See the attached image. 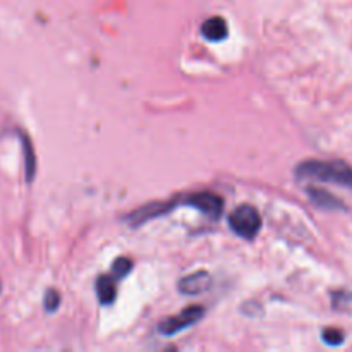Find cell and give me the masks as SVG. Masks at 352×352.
<instances>
[{
	"mask_svg": "<svg viewBox=\"0 0 352 352\" xmlns=\"http://www.w3.org/2000/svg\"><path fill=\"white\" fill-rule=\"evenodd\" d=\"M133 270V261L129 258H117L112 265V275L113 278H124L129 272Z\"/></svg>",
	"mask_w": 352,
	"mask_h": 352,
	"instance_id": "12",
	"label": "cell"
},
{
	"mask_svg": "<svg viewBox=\"0 0 352 352\" xmlns=\"http://www.w3.org/2000/svg\"><path fill=\"white\" fill-rule=\"evenodd\" d=\"M175 205H177L175 201L148 203V205H143V206H140L138 210H134V212H131L124 220H126L131 227H141V226H144L146 222H150V220L158 219V217H162V215H167V213L170 212Z\"/></svg>",
	"mask_w": 352,
	"mask_h": 352,
	"instance_id": "4",
	"label": "cell"
},
{
	"mask_svg": "<svg viewBox=\"0 0 352 352\" xmlns=\"http://www.w3.org/2000/svg\"><path fill=\"white\" fill-rule=\"evenodd\" d=\"M322 339H323V342L327 344V346L339 347V346H342L344 342H346V333H344L340 329H333V327H330V329L323 330Z\"/></svg>",
	"mask_w": 352,
	"mask_h": 352,
	"instance_id": "11",
	"label": "cell"
},
{
	"mask_svg": "<svg viewBox=\"0 0 352 352\" xmlns=\"http://www.w3.org/2000/svg\"><path fill=\"white\" fill-rule=\"evenodd\" d=\"M184 205L192 206L198 212L205 213L210 219H219L223 212V199L219 195L210 191H199L195 195L188 196L184 201Z\"/></svg>",
	"mask_w": 352,
	"mask_h": 352,
	"instance_id": "5",
	"label": "cell"
},
{
	"mask_svg": "<svg viewBox=\"0 0 352 352\" xmlns=\"http://www.w3.org/2000/svg\"><path fill=\"white\" fill-rule=\"evenodd\" d=\"M43 306L48 313H54L55 309L60 306V294H58L55 289H48L45 292V299H43Z\"/></svg>",
	"mask_w": 352,
	"mask_h": 352,
	"instance_id": "13",
	"label": "cell"
},
{
	"mask_svg": "<svg viewBox=\"0 0 352 352\" xmlns=\"http://www.w3.org/2000/svg\"><path fill=\"white\" fill-rule=\"evenodd\" d=\"M351 299H352V296L347 294L346 291H337V292H333V294H332V306L336 309H340V308H342L344 302L351 301Z\"/></svg>",
	"mask_w": 352,
	"mask_h": 352,
	"instance_id": "14",
	"label": "cell"
},
{
	"mask_svg": "<svg viewBox=\"0 0 352 352\" xmlns=\"http://www.w3.org/2000/svg\"><path fill=\"white\" fill-rule=\"evenodd\" d=\"M0 292H2V280H0Z\"/></svg>",
	"mask_w": 352,
	"mask_h": 352,
	"instance_id": "15",
	"label": "cell"
},
{
	"mask_svg": "<svg viewBox=\"0 0 352 352\" xmlns=\"http://www.w3.org/2000/svg\"><path fill=\"white\" fill-rule=\"evenodd\" d=\"M294 172L301 181L313 179L352 189V167L344 160H305Z\"/></svg>",
	"mask_w": 352,
	"mask_h": 352,
	"instance_id": "1",
	"label": "cell"
},
{
	"mask_svg": "<svg viewBox=\"0 0 352 352\" xmlns=\"http://www.w3.org/2000/svg\"><path fill=\"white\" fill-rule=\"evenodd\" d=\"M229 226L239 237L253 241L261 229V215L253 205H241L230 213Z\"/></svg>",
	"mask_w": 352,
	"mask_h": 352,
	"instance_id": "2",
	"label": "cell"
},
{
	"mask_svg": "<svg viewBox=\"0 0 352 352\" xmlns=\"http://www.w3.org/2000/svg\"><path fill=\"white\" fill-rule=\"evenodd\" d=\"M201 34L208 41H222V40H226L227 34H229V26H227V23L223 17L213 16L203 23Z\"/></svg>",
	"mask_w": 352,
	"mask_h": 352,
	"instance_id": "8",
	"label": "cell"
},
{
	"mask_svg": "<svg viewBox=\"0 0 352 352\" xmlns=\"http://www.w3.org/2000/svg\"><path fill=\"white\" fill-rule=\"evenodd\" d=\"M96 294L102 305H112L117 298V285L113 277H107V275H100L96 278Z\"/></svg>",
	"mask_w": 352,
	"mask_h": 352,
	"instance_id": "9",
	"label": "cell"
},
{
	"mask_svg": "<svg viewBox=\"0 0 352 352\" xmlns=\"http://www.w3.org/2000/svg\"><path fill=\"white\" fill-rule=\"evenodd\" d=\"M203 315H205V309L201 306H189V308L182 309L181 315H175L164 320L160 323V332L164 336H175V333L182 332L184 329L199 322L203 318Z\"/></svg>",
	"mask_w": 352,
	"mask_h": 352,
	"instance_id": "3",
	"label": "cell"
},
{
	"mask_svg": "<svg viewBox=\"0 0 352 352\" xmlns=\"http://www.w3.org/2000/svg\"><path fill=\"white\" fill-rule=\"evenodd\" d=\"M309 196V201L320 210H325V212H346L347 206L344 205L342 199H339L337 196H333L332 192L327 191V189L315 188V186H309L306 189Z\"/></svg>",
	"mask_w": 352,
	"mask_h": 352,
	"instance_id": "6",
	"label": "cell"
},
{
	"mask_svg": "<svg viewBox=\"0 0 352 352\" xmlns=\"http://www.w3.org/2000/svg\"><path fill=\"white\" fill-rule=\"evenodd\" d=\"M212 287V275L206 270H198L189 274L179 282V292L186 296H198Z\"/></svg>",
	"mask_w": 352,
	"mask_h": 352,
	"instance_id": "7",
	"label": "cell"
},
{
	"mask_svg": "<svg viewBox=\"0 0 352 352\" xmlns=\"http://www.w3.org/2000/svg\"><path fill=\"white\" fill-rule=\"evenodd\" d=\"M21 143H23V151H24V160H26V181L31 182L34 179V172H36V157H34V150L31 141L28 140L26 134L21 133Z\"/></svg>",
	"mask_w": 352,
	"mask_h": 352,
	"instance_id": "10",
	"label": "cell"
}]
</instances>
